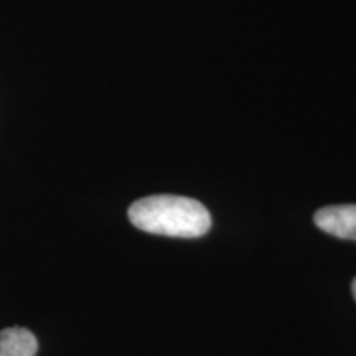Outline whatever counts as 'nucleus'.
<instances>
[{
	"label": "nucleus",
	"mask_w": 356,
	"mask_h": 356,
	"mask_svg": "<svg viewBox=\"0 0 356 356\" xmlns=\"http://www.w3.org/2000/svg\"><path fill=\"white\" fill-rule=\"evenodd\" d=\"M129 220L145 233L170 238H200L211 228L207 207L178 195H152L137 200L129 208Z\"/></svg>",
	"instance_id": "1"
},
{
	"label": "nucleus",
	"mask_w": 356,
	"mask_h": 356,
	"mask_svg": "<svg viewBox=\"0 0 356 356\" xmlns=\"http://www.w3.org/2000/svg\"><path fill=\"white\" fill-rule=\"evenodd\" d=\"M314 221L325 233L356 241V204L325 207L315 213Z\"/></svg>",
	"instance_id": "2"
},
{
	"label": "nucleus",
	"mask_w": 356,
	"mask_h": 356,
	"mask_svg": "<svg viewBox=\"0 0 356 356\" xmlns=\"http://www.w3.org/2000/svg\"><path fill=\"white\" fill-rule=\"evenodd\" d=\"M38 341L26 328H6L0 330V356H35Z\"/></svg>",
	"instance_id": "3"
},
{
	"label": "nucleus",
	"mask_w": 356,
	"mask_h": 356,
	"mask_svg": "<svg viewBox=\"0 0 356 356\" xmlns=\"http://www.w3.org/2000/svg\"><path fill=\"white\" fill-rule=\"evenodd\" d=\"M351 292H353V297L356 299V277L353 280V284H351Z\"/></svg>",
	"instance_id": "4"
}]
</instances>
